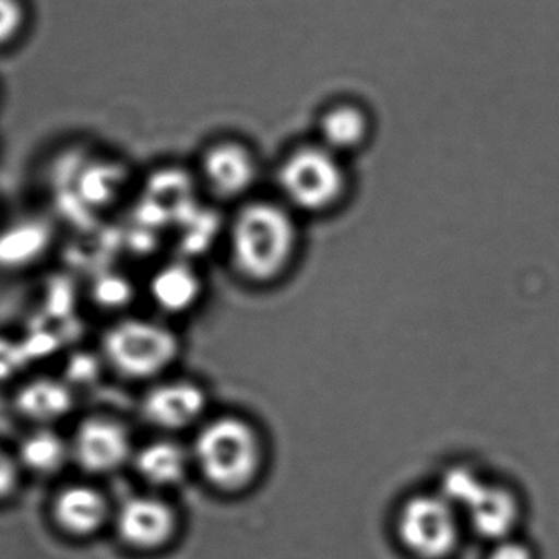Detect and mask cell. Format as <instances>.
<instances>
[{
	"instance_id": "cell-22",
	"label": "cell",
	"mask_w": 559,
	"mask_h": 559,
	"mask_svg": "<svg viewBox=\"0 0 559 559\" xmlns=\"http://www.w3.org/2000/svg\"><path fill=\"white\" fill-rule=\"evenodd\" d=\"M489 559H535V555L528 545L508 538L496 544Z\"/></svg>"
},
{
	"instance_id": "cell-14",
	"label": "cell",
	"mask_w": 559,
	"mask_h": 559,
	"mask_svg": "<svg viewBox=\"0 0 559 559\" xmlns=\"http://www.w3.org/2000/svg\"><path fill=\"white\" fill-rule=\"evenodd\" d=\"M318 130V143L345 159L367 144L370 120L355 105H335L322 114Z\"/></svg>"
},
{
	"instance_id": "cell-9",
	"label": "cell",
	"mask_w": 559,
	"mask_h": 559,
	"mask_svg": "<svg viewBox=\"0 0 559 559\" xmlns=\"http://www.w3.org/2000/svg\"><path fill=\"white\" fill-rule=\"evenodd\" d=\"M118 534L138 548L166 544L176 527L173 509L154 498L128 499L117 515Z\"/></svg>"
},
{
	"instance_id": "cell-3",
	"label": "cell",
	"mask_w": 559,
	"mask_h": 559,
	"mask_svg": "<svg viewBox=\"0 0 559 559\" xmlns=\"http://www.w3.org/2000/svg\"><path fill=\"white\" fill-rule=\"evenodd\" d=\"M278 200L296 216L322 218L341 209L350 192L344 157L319 143L285 154L275 173Z\"/></svg>"
},
{
	"instance_id": "cell-8",
	"label": "cell",
	"mask_w": 559,
	"mask_h": 559,
	"mask_svg": "<svg viewBox=\"0 0 559 559\" xmlns=\"http://www.w3.org/2000/svg\"><path fill=\"white\" fill-rule=\"evenodd\" d=\"M71 453L88 473L117 472L134 456L130 430L110 416H92L82 420L71 442Z\"/></svg>"
},
{
	"instance_id": "cell-18",
	"label": "cell",
	"mask_w": 559,
	"mask_h": 559,
	"mask_svg": "<svg viewBox=\"0 0 559 559\" xmlns=\"http://www.w3.org/2000/svg\"><path fill=\"white\" fill-rule=\"evenodd\" d=\"M32 357L28 344L0 335V383L15 380L28 367Z\"/></svg>"
},
{
	"instance_id": "cell-1",
	"label": "cell",
	"mask_w": 559,
	"mask_h": 559,
	"mask_svg": "<svg viewBox=\"0 0 559 559\" xmlns=\"http://www.w3.org/2000/svg\"><path fill=\"white\" fill-rule=\"evenodd\" d=\"M301 226L278 199L246 200L228 226L229 264L246 285L269 288L288 277L301 251Z\"/></svg>"
},
{
	"instance_id": "cell-2",
	"label": "cell",
	"mask_w": 559,
	"mask_h": 559,
	"mask_svg": "<svg viewBox=\"0 0 559 559\" xmlns=\"http://www.w3.org/2000/svg\"><path fill=\"white\" fill-rule=\"evenodd\" d=\"M193 463L216 488L238 491L258 478L264 462V440L258 427L239 414L209 417L197 429Z\"/></svg>"
},
{
	"instance_id": "cell-20",
	"label": "cell",
	"mask_w": 559,
	"mask_h": 559,
	"mask_svg": "<svg viewBox=\"0 0 559 559\" xmlns=\"http://www.w3.org/2000/svg\"><path fill=\"white\" fill-rule=\"evenodd\" d=\"M20 468L22 466L16 456L0 449V499L12 495L13 489L19 485Z\"/></svg>"
},
{
	"instance_id": "cell-21",
	"label": "cell",
	"mask_w": 559,
	"mask_h": 559,
	"mask_svg": "<svg viewBox=\"0 0 559 559\" xmlns=\"http://www.w3.org/2000/svg\"><path fill=\"white\" fill-rule=\"evenodd\" d=\"M127 283L118 278L102 280L95 285V296H97L98 301L107 306L120 305L121 301L127 299Z\"/></svg>"
},
{
	"instance_id": "cell-6",
	"label": "cell",
	"mask_w": 559,
	"mask_h": 559,
	"mask_svg": "<svg viewBox=\"0 0 559 559\" xmlns=\"http://www.w3.org/2000/svg\"><path fill=\"white\" fill-rule=\"evenodd\" d=\"M210 397L205 386L187 378H163L147 384L140 413L147 426L164 433L199 429L209 417Z\"/></svg>"
},
{
	"instance_id": "cell-4",
	"label": "cell",
	"mask_w": 559,
	"mask_h": 559,
	"mask_svg": "<svg viewBox=\"0 0 559 559\" xmlns=\"http://www.w3.org/2000/svg\"><path fill=\"white\" fill-rule=\"evenodd\" d=\"M179 332L159 319L121 318L102 335V355L114 373L136 383H156L179 364Z\"/></svg>"
},
{
	"instance_id": "cell-5",
	"label": "cell",
	"mask_w": 559,
	"mask_h": 559,
	"mask_svg": "<svg viewBox=\"0 0 559 559\" xmlns=\"http://www.w3.org/2000/svg\"><path fill=\"white\" fill-rule=\"evenodd\" d=\"M400 537L417 557H449L460 538L455 508L443 496H417L411 499L401 511Z\"/></svg>"
},
{
	"instance_id": "cell-13",
	"label": "cell",
	"mask_w": 559,
	"mask_h": 559,
	"mask_svg": "<svg viewBox=\"0 0 559 559\" xmlns=\"http://www.w3.org/2000/svg\"><path fill=\"white\" fill-rule=\"evenodd\" d=\"M52 245V228L45 219L25 218L0 229V271L23 272L45 259Z\"/></svg>"
},
{
	"instance_id": "cell-17",
	"label": "cell",
	"mask_w": 559,
	"mask_h": 559,
	"mask_svg": "<svg viewBox=\"0 0 559 559\" xmlns=\"http://www.w3.org/2000/svg\"><path fill=\"white\" fill-rule=\"evenodd\" d=\"M71 443L48 427H38L22 440L16 453L22 468L36 475H52L71 459Z\"/></svg>"
},
{
	"instance_id": "cell-11",
	"label": "cell",
	"mask_w": 559,
	"mask_h": 559,
	"mask_svg": "<svg viewBox=\"0 0 559 559\" xmlns=\"http://www.w3.org/2000/svg\"><path fill=\"white\" fill-rule=\"evenodd\" d=\"M465 511L476 534L498 544L511 538L518 527L521 502L515 492L506 486L486 483Z\"/></svg>"
},
{
	"instance_id": "cell-7",
	"label": "cell",
	"mask_w": 559,
	"mask_h": 559,
	"mask_svg": "<svg viewBox=\"0 0 559 559\" xmlns=\"http://www.w3.org/2000/svg\"><path fill=\"white\" fill-rule=\"evenodd\" d=\"M199 177L213 199L241 205L252 199V190L261 179V166L251 147L241 141L223 140L203 151Z\"/></svg>"
},
{
	"instance_id": "cell-12",
	"label": "cell",
	"mask_w": 559,
	"mask_h": 559,
	"mask_svg": "<svg viewBox=\"0 0 559 559\" xmlns=\"http://www.w3.org/2000/svg\"><path fill=\"white\" fill-rule=\"evenodd\" d=\"M203 280L187 262H169L154 272L150 280V298L166 316L193 311L203 298Z\"/></svg>"
},
{
	"instance_id": "cell-10",
	"label": "cell",
	"mask_w": 559,
	"mask_h": 559,
	"mask_svg": "<svg viewBox=\"0 0 559 559\" xmlns=\"http://www.w3.org/2000/svg\"><path fill=\"white\" fill-rule=\"evenodd\" d=\"M74 393L69 383L52 377L25 381L13 394L15 413L39 427L64 419L74 409Z\"/></svg>"
},
{
	"instance_id": "cell-19",
	"label": "cell",
	"mask_w": 559,
	"mask_h": 559,
	"mask_svg": "<svg viewBox=\"0 0 559 559\" xmlns=\"http://www.w3.org/2000/svg\"><path fill=\"white\" fill-rule=\"evenodd\" d=\"M28 20L23 0H0V48L19 39Z\"/></svg>"
},
{
	"instance_id": "cell-16",
	"label": "cell",
	"mask_w": 559,
	"mask_h": 559,
	"mask_svg": "<svg viewBox=\"0 0 559 559\" xmlns=\"http://www.w3.org/2000/svg\"><path fill=\"white\" fill-rule=\"evenodd\" d=\"M192 453L173 439L146 443L134 452L138 473L151 485H177L186 478Z\"/></svg>"
},
{
	"instance_id": "cell-15",
	"label": "cell",
	"mask_w": 559,
	"mask_h": 559,
	"mask_svg": "<svg viewBox=\"0 0 559 559\" xmlns=\"http://www.w3.org/2000/svg\"><path fill=\"white\" fill-rule=\"evenodd\" d=\"M107 501L91 486H69L56 499V519L71 534H94L107 521Z\"/></svg>"
}]
</instances>
